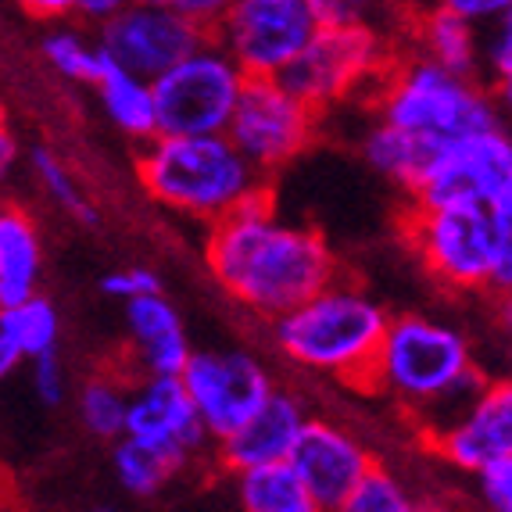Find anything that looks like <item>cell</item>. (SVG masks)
Masks as SVG:
<instances>
[{
	"instance_id": "28",
	"label": "cell",
	"mask_w": 512,
	"mask_h": 512,
	"mask_svg": "<svg viewBox=\"0 0 512 512\" xmlns=\"http://www.w3.org/2000/svg\"><path fill=\"white\" fill-rule=\"evenodd\" d=\"M416 502L405 491V484L398 477H391L380 466H369L366 473L359 477V484L351 487L348 502H344L341 512H412Z\"/></svg>"
},
{
	"instance_id": "25",
	"label": "cell",
	"mask_w": 512,
	"mask_h": 512,
	"mask_svg": "<svg viewBox=\"0 0 512 512\" xmlns=\"http://www.w3.org/2000/svg\"><path fill=\"white\" fill-rule=\"evenodd\" d=\"M115 480L122 484V491L133 498H154L169 484L176 473L183 470L180 462L172 459L169 452H162L158 444H147L140 437H115Z\"/></svg>"
},
{
	"instance_id": "2",
	"label": "cell",
	"mask_w": 512,
	"mask_h": 512,
	"mask_svg": "<svg viewBox=\"0 0 512 512\" xmlns=\"http://www.w3.org/2000/svg\"><path fill=\"white\" fill-rule=\"evenodd\" d=\"M144 144L137 158L144 190L190 219L215 222L265 187V176L226 133H154Z\"/></svg>"
},
{
	"instance_id": "15",
	"label": "cell",
	"mask_w": 512,
	"mask_h": 512,
	"mask_svg": "<svg viewBox=\"0 0 512 512\" xmlns=\"http://www.w3.org/2000/svg\"><path fill=\"white\" fill-rule=\"evenodd\" d=\"M126 434L158 444L180 466L212 448V437L197 419L180 376H140V384L129 387Z\"/></svg>"
},
{
	"instance_id": "36",
	"label": "cell",
	"mask_w": 512,
	"mask_h": 512,
	"mask_svg": "<svg viewBox=\"0 0 512 512\" xmlns=\"http://www.w3.org/2000/svg\"><path fill=\"white\" fill-rule=\"evenodd\" d=\"M437 4L462 18H470L477 26H487V22H495V18L512 15V0H437Z\"/></svg>"
},
{
	"instance_id": "38",
	"label": "cell",
	"mask_w": 512,
	"mask_h": 512,
	"mask_svg": "<svg viewBox=\"0 0 512 512\" xmlns=\"http://www.w3.org/2000/svg\"><path fill=\"white\" fill-rule=\"evenodd\" d=\"M129 0H76V15L86 18V22H108L111 15H119Z\"/></svg>"
},
{
	"instance_id": "4",
	"label": "cell",
	"mask_w": 512,
	"mask_h": 512,
	"mask_svg": "<svg viewBox=\"0 0 512 512\" xmlns=\"http://www.w3.org/2000/svg\"><path fill=\"white\" fill-rule=\"evenodd\" d=\"M405 237L430 273L452 291H509L512 208L412 205Z\"/></svg>"
},
{
	"instance_id": "29",
	"label": "cell",
	"mask_w": 512,
	"mask_h": 512,
	"mask_svg": "<svg viewBox=\"0 0 512 512\" xmlns=\"http://www.w3.org/2000/svg\"><path fill=\"white\" fill-rule=\"evenodd\" d=\"M33 172L36 180H40V187L47 190V194L58 201L61 208L69 215H76L79 222H97V212L94 205L83 197V190H79L76 176H72V169L65 162H61L58 154L47 151V147H40V151H33Z\"/></svg>"
},
{
	"instance_id": "34",
	"label": "cell",
	"mask_w": 512,
	"mask_h": 512,
	"mask_svg": "<svg viewBox=\"0 0 512 512\" xmlns=\"http://www.w3.org/2000/svg\"><path fill=\"white\" fill-rule=\"evenodd\" d=\"M305 8L316 18V26H351L366 22L369 0H305Z\"/></svg>"
},
{
	"instance_id": "35",
	"label": "cell",
	"mask_w": 512,
	"mask_h": 512,
	"mask_svg": "<svg viewBox=\"0 0 512 512\" xmlns=\"http://www.w3.org/2000/svg\"><path fill=\"white\" fill-rule=\"evenodd\" d=\"M230 4L233 0H169V8H176L190 26H197L208 36L215 33V26L222 22V15H226Z\"/></svg>"
},
{
	"instance_id": "16",
	"label": "cell",
	"mask_w": 512,
	"mask_h": 512,
	"mask_svg": "<svg viewBox=\"0 0 512 512\" xmlns=\"http://www.w3.org/2000/svg\"><path fill=\"white\" fill-rule=\"evenodd\" d=\"M430 444L455 470L473 473L498 455H512V387L491 384L455 419L430 430Z\"/></svg>"
},
{
	"instance_id": "33",
	"label": "cell",
	"mask_w": 512,
	"mask_h": 512,
	"mask_svg": "<svg viewBox=\"0 0 512 512\" xmlns=\"http://www.w3.org/2000/svg\"><path fill=\"white\" fill-rule=\"evenodd\" d=\"M33 362V391L40 394L43 405H61L65 398V366H61L58 351H43Z\"/></svg>"
},
{
	"instance_id": "10",
	"label": "cell",
	"mask_w": 512,
	"mask_h": 512,
	"mask_svg": "<svg viewBox=\"0 0 512 512\" xmlns=\"http://www.w3.org/2000/svg\"><path fill=\"white\" fill-rule=\"evenodd\" d=\"M409 194L416 205L427 208H512V144L505 129H484L444 144Z\"/></svg>"
},
{
	"instance_id": "8",
	"label": "cell",
	"mask_w": 512,
	"mask_h": 512,
	"mask_svg": "<svg viewBox=\"0 0 512 512\" xmlns=\"http://www.w3.org/2000/svg\"><path fill=\"white\" fill-rule=\"evenodd\" d=\"M244 69L215 36L151 79L158 133H222L237 104Z\"/></svg>"
},
{
	"instance_id": "1",
	"label": "cell",
	"mask_w": 512,
	"mask_h": 512,
	"mask_svg": "<svg viewBox=\"0 0 512 512\" xmlns=\"http://www.w3.org/2000/svg\"><path fill=\"white\" fill-rule=\"evenodd\" d=\"M208 226L205 258L212 276L230 298L265 319H276L337 280V255L323 233L283 222L265 187Z\"/></svg>"
},
{
	"instance_id": "3",
	"label": "cell",
	"mask_w": 512,
	"mask_h": 512,
	"mask_svg": "<svg viewBox=\"0 0 512 512\" xmlns=\"http://www.w3.org/2000/svg\"><path fill=\"white\" fill-rule=\"evenodd\" d=\"M387 312L362 287L330 280L323 291L273 319L280 351L312 373L369 387L373 359L387 330Z\"/></svg>"
},
{
	"instance_id": "31",
	"label": "cell",
	"mask_w": 512,
	"mask_h": 512,
	"mask_svg": "<svg viewBox=\"0 0 512 512\" xmlns=\"http://www.w3.org/2000/svg\"><path fill=\"white\" fill-rule=\"evenodd\" d=\"M473 477H477V495L487 509H512V455H498V459L484 462V466L473 470Z\"/></svg>"
},
{
	"instance_id": "11",
	"label": "cell",
	"mask_w": 512,
	"mask_h": 512,
	"mask_svg": "<svg viewBox=\"0 0 512 512\" xmlns=\"http://www.w3.org/2000/svg\"><path fill=\"white\" fill-rule=\"evenodd\" d=\"M316 29L305 0H233L215 40L226 47L244 76H280Z\"/></svg>"
},
{
	"instance_id": "20",
	"label": "cell",
	"mask_w": 512,
	"mask_h": 512,
	"mask_svg": "<svg viewBox=\"0 0 512 512\" xmlns=\"http://www.w3.org/2000/svg\"><path fill=\"white\" fill-rule=\"evenodd\" d=\"M416 43L419 54L430 58L441 69L455 72V76L477 79L480 72V29L470 18L455 15L448 8H430L419 15L416 22Z\"/></svg>"
},
{
	"instance_id": "27",
	"label": "cell",
	"mask_w": 512,
	"mask_h": 512,
	"mask_svg": "<svg viewBox=\"0 0 512 512\" xmlns=\"http://www.w3.org/2000/svg\"><path fill=\"white\" fill-rule=\"evenodd\" d=\"M43 58L54 72H61L65 79H76V83H94L97 69H101L104 51L101 43H86L76 29H54L43 40Z\"/></svg>"
},
{
	"instance_id": "32",
	"label": "cell",
	"mask_w": 512,
	"mask_h": 512,
	"mask_svg": "<svg viewBox=\"0 0 512 512\" xmlns=\"http://www.w3.org/2000/svg\"><path fill=\"white\" fill-rule=\"evenodd\" d=\"M101 291L108 294V298H140V294H151V291H162V283H158V276L151 273V269H144V265H129V269H119V273H108L101 280Z\"/></svg>"
},
{
	"instance_id": "37",
	"label": "cell",
	"mask_w": 512,
	"mask_h": 512,
	"mask_svg": "<svg viewBox=\"0 0 512 512\" xmlns=\"http://www.w3.org/2000/svg\"><path fill=\"white\" fill-rule=\"evenodd\" d=\"M18 8L43 22H58V18L76 15V0H18Z\"/></svg>"
},
{
	"instance_id": "22",
	"label": "cell",
	"mask_w": 512,
	"mask_h": 512,
	"mask_svg": "<svg viewBox=\"0 0 512 512\" xmlns=\"http://www.w3.org/2000/svg\"><path fill=\"white\" fill-rule=\"evenodd\" d=\"M444 144H434V140H423L416 133H405L398 126H387V122H376L369 129L366 144H362V154L366 162L373 165L376 172H384L387 180L402 183L405 190H412L419 183V176L430 169L434 154L441 151Z\"/></svg>"
},
{
	"instance_id": "17",
	"label": "cell",
	"mask_w": 512,
	"mask_h": 512,
	"mask_svg": "<svg viewBox=\"0 0 512 512\" xmlns=\"http://www.w3.org/2000/svg\"><path fill=\"white\" fill-rule=\"evenodd\" d=\"M301 427H305V409H301L298 398L283 391H269V398L244 423H237L230 434L219 437L212 448L219 455L222 470L237 473L248 470V466H262V462L287 459Z\"/></svg>"
},
{
	"instance_id": "40",
	"label": "cell",
	"mask_w": 512,
	"mask_h": 512,
	"mask_svg": "<svg viewBox=\"0 0 512 512\" xmlns=\"http://www.w3.org/2000/svg\"><path fill=\"white\" fill-rule=\"evenodd\" d=\"M18 351L11 348L8 341H4V337H0V384H4V380H8L11 373H15V366H18Z\"/></svg>"
},
{
	"instance_id": "24",
	"label": "cell",
	"mask_w": 512,
	"mask_h": 512,
	"mask_svg": "<svg viewBox=\"0 0 512 512\" xmlns=\"http://www.w3.org/2000/svg\"><path fill=\"white\" fill-rule=\"evenodd\" d=\"M0 337L18 351V359H36L43 351H58V308L40 298V291L22 301H11V305H0Z\"/></svg>"
},
{
	"instance_id": "23",
	"label": "cell",
	"mask_w": 512,
	"mask_h": 512,
	"mask_svg": "<svg viewBox=\"0 0 512 512\" xmlns=\"http://www.w3.org/2000/svg\"><path fill=\"white\" fill-rule=\"evenodd\" d=\"M237 502L248 512H316L287 459L237 470Z\"/></svg>"
},
{
	"instance_id": "7",
	"label": "cell",
	"mask_w": 512,
	"mask_h": 512,
	"mask_svg": "<svg viewBox=\"0 0 512 512\" xmlns=\"http://www.w3.org/2000/svg\"><path fill=\"white\" fill-rule=\"evenodd\" d=\"M387 69H391V51L384 36L366 22H351V26L312 29L280 79L305 104L323 111L355 97L366 86H376Z\"/></svg>"
},
{
	"instance_id": "39",
	"label": "cell",
	"mask_w": 512,
	"mask_h": 512,
	"mask_svg": "<svg viewBox=\"0 0 512 512\" xmlns=\"http://www.w3.org/2000/svg\"><path fill=\"white\" fill-rule=\"evenodd\" d=\"M15 158H18V144L11 137V129L0 122V187L11 180V169H15Z\"/></svg>"
},
{
	"instance_id": "14",
	"label": "cell",
	"mask_w": 512,
	"mask_h": 512,
	"mask_svg": "<svg viewBox=\"0 0 512 512\" xmlns=\"http://www.w3.org/2000/svg\"><path fill=\"white\" fill-rule=\"evenodd\" d=\"M287 462L305 484L308 502L316 512H341L351 487L373 466V455L351 430L330 419H305Z\"/></svg>"
},
{
	"instance_id": "9",
	"label": "cell",
	"mask_w": 512,
	"mask_h": 512,
	"mask_svg": "<svg viewBox=\"0 0 512 512\" xmlns=\"http://www.w3.org/2000/svg\"><path fill=\"white\" fill-rule=\"evenodd\" d=\"M316 122L319 111L287 90L280 76H244L222 133L262 176H273L308 151L316 140Z\"/></svg>"
},
{
	"instance_id": "42",
	"label": "cell",
	"mask_w": 512,
	"mask_h": 512,
	"mask_svg": "<svg viewBox=\"0 0 512 512\" xmlns=\"http://www.w3.org/2000/svg\"><path fill=\"white\" fill-rule=\"evenodd\" d=\"M0 122H4V104H0Z\"/></svg>"
},
{
	"instance_id": "5",
	"label": "cell",
	"mask_w": 512,
	"mask_h": 512,
	"mask_svg": "<svg viewBox=\"0 0 512 512\" xmlns=\"http://www.w3.org/2000/svg\"><path fill=\"white\" fill-rule=\"evenodd\" d=\"M376 108L380 122L416 133L434 144H452L470 133L502 129L495 94L484 90L477 79L455 76L430 58H416L394 65L376 83Z\"/></svg>"
},
{
	"instance_id": "41",
	"label": "cell",
	"mask_w": 512,
	"mask_h": 512,
	"mask_svg": "<svg viewBox=\"0 0 512 512\" xmlns=\"http://www.w3.org/2000/svg\"><path fill=\"white\" fill-rule=\"evenodd\" d=\"M129 4H169V0H129Z\"/></svg>"
},
{
	"instance_id": "21",
	"label": "cell",
	"mask_w": 512,
	"mask_h": 512,
	"mask_svg": "<svg viewBox=\"0 0 512 512\" xmlns=\"http://www.w3.org/2000/svg\"><path fill=\"white\" fill-rule=\"evenodd\" d=\"M101 104L108 111V119L133 140H147L158 133L154 126V94H151V79L137 76V72L122 69L104 54L101 69L94 76Z\"/></svg>"
},
{
	"instance_id": "26",
	"label": "cell",
	"mask_w": 512,
	"mask_h": 512,
	"mask_svg": "<svg viewBox=\"0 0 512 512\" xmlns=\"http://www.w3.org/2000/svg\"><path fill=\"white\" fill-rule=\"evenodd\" d=\"M126 409H129V384L119 373L90 376L79 391V419L94 437L115 441L126 434Z\"/></svg>"
},
{
	"instance_id": "6",
	"label": "cell",
	"mask_w": 512,
	"mask_h": 512,
	"mask_svg": "<svg viewBox=\"0 0 512 512\" xmlns=\"http://www.w3.org/2000/svg\"><path fill=\"white\" fill-rule=\"evenodd\" d=\"M473 362L470 341L430 316H394L380 337L369 387L416 412H430Z\"/></svg>"
},
{
	"instance_id": "30",
	"label": "cell",
	"mask_w": 512,
	"mask_h": 512,
	"mask_svg": "<svg viewBox=\"0 0 512 512\" xmlns=\"http://www.w3.org/2000/svg\"><path fill=\"white\" fill-rule=\"evenodd\" d=\"M487 26H491V33H487V40H480V65L487 69V79L495 83L491 94L505 101L512 83V15L495 18Z\"/></svg>"
},
{
	"instance_id": "18",
	"label": "cell",
	"mask_w": 512,
	"mask_h": 512,
	"mask_svg": "<svg viewBox=\"0 0 512 512\" xmlns=\"http://www.w3.org/2000/svg\"><path fill=\"white\" fill-rule=\"evenodd\" d=\"M129 319V348H133V366L140 376H180L183 362L190 355L187 330H183L180 312L172 308L162 291L140 294L126 301Z\"/></svg>"
},
{
	"instance_id": "19",
	"label": "cell",
	"mask_w": 512,
	"mask_h": 512,
	"mask_svg": "<svg viewBox=\"0 0 512 512\" xmlns=\"http://www.w3.org/2000/svg\"><path fill=\"white\" fill-rule=\"evenodd\" d=\"M43 244L29 212L0 205V305L22 301L40 291Z\"/></svg>"
},
{
	"instance_id": "12",
	"label": "cell",
	"mask_w": 512,
	"mask_h": 512,
	"mask_svg": "<svg viewBox=\"0 0 512 512\" xmlns=\"http://www.w3.org/2000/svg\"><path fill=\"white\" fill-rule=\"evenodd\" d=\"M180 380L212 444L230 434L237 423H244L273 391V380L262 369V362H255L244 351L226 348H190Z\"/></svg>"
},
{
	"instance_id": "13",
	"label": "cell",
	"mask_w": 512,
	"mask_h": 512,
	"mask_svg": "<svg viewBox=\"0 0 512 512\" xmlns=\"http://www.w3.org/2000/svg\"><path fill=\"white\" fill-rule=\"evenodd\" d=\"M208 33L190 26L169 4H126L119 15L101 22V51L115 65L144 79L162 76L169 65L194 51Z\"/></svg>"
}]
</instances>
